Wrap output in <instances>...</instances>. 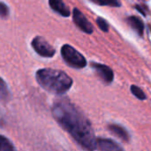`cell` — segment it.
Listing matches in <instances>:
<instances>
[{"instance_id": "cell-9", "label": "cell", "mask_w": 151, "mask_h": 151, "mask_svg": "<svg viewBox=\"0 0 151 151\" xmlns=\"http://www.w3.org/2000/svg\"><path fill=\"white\" fill-rule=\"evenodd\" d=\"M108 128L114 135L118 136L122 141H124V142L129 141V134H128L127 131L121 126L117 125V124H110L108 126Z\"/></svg>"}, {"instance_id": "cell-13", "label": "cell", "mask_w": 151, "mask_h": 151, "mask_svg": "<svg viewBox=\"0 0 151 151\" xmlns=\"http://www.w3.org/2000/svg\"><path fill=\"white\" fill-rule=\"evenodd\" d=\"M130 90H131L132 94H133L136 98H138L139 100L143 101V100L146 99L145 93L142 91V89L141 88H139V87H137V86H135V85H132L131 88H130Z\"/></svg>"}, {"instance_id": "cell-17", "label": "cell", "mask_w": 151, "mask_h": 151, "mask_svg": "<svg viewBox=\"0 0 151 151\" xmlns=\"http://www.w3.org/2000/svg\"><path fill=\"white\" fill-rule=\"evenodd\" d=\"M3 124V116H2V113H1V111H0V126Z\"/></svg>"}, {"instance_id": "cell-4", "label": "cell", "mask_w": 151, "mask_h": 151, "mask_svg": "<svg viewBox=\"0 0 151 151\" xmlns=\"http://www.w3.org/2000/svg\"><path fill=\"white\" fill-rule=\"evenodd\" d=\"M31 45L35 51L43 58H52L56 53L55 49L42 36H35L32 40Z\"/></svg>"}, {"instance_id": "cell-7", "label": "cell", "mask_w": 151, "mask_h": 151, "mask_svg": "<svg viewBox=\"0 0 151 151\" xmlns=\"http://www.w3.org/2000/svg\"><path fill=\"white\" fill-rule=\"evenodd\" d=\"M96 146L101 151H124L119 144L109 139H96Z\"/></svg>"}, {"instance_id": "cell-11", "label": "cell", "mask_w": 151, "mask_h": 151, "mask_svg": "<svg viewBox=\"0 0 151 151\" xmlns=\"http://www.w3.org/2000/svg\"><path fill=\"white\" fill-rule=\"evenodd\" d=\"M0 151H16L11 141L4 135H0Z\"/></svg>"}, {"instance_id": "cell-10", "label": "cell", "mask_w": 151, "mask_h": 151, "mask_svg": "<svg viewBox=\"0 0 151 151\" xmlns=\"http://www.w3.org/2000/svg\"><path fill=\"white\" fill-rule=\"evenodd\" d=\"M127 23L139 35L142 36L143 35L144 24L141 19H139L138 17H135V16H132V17H129L127 19Z\"/></svg>"}, {"instance_id": "cell-14", "label": "cell", "mask_w": 151, "mask_h": 151, "mask_svg": "<svg viewBox=\"0 0 151 151\" xmlns=\"http://www.w3.org/2000/svg\"><path fill=\"white\" fill-rule=\"evenodd\" d=\"M90 1L99 5H109V6H115V7L120 6V3L119 2V0H90Z\"/></svg>"}, {"instance_id": "cell-16", "label": "cell", "mask_w": 151, "mask_h": 151, "mask_svg": "<svg viewBox=\"0 0 151 151\" xmlns=\"http://www.w3.org/2000/svg\"><path fill=\"white\" fill-rule=\"evenodd\" d=\"M10 10L9 7L3 2H0V17L1 18H7L9 16Z\"/></svg>"}, {"instance_id": "cell-8", "label": "cell", "mask_w": 151, "mask_h": 151, "mask_svg": "<svg viewBox=\"0 0 151 151\" xmlns=\"http://www.w3.org/2000/svg\"><path fill=\"white\" fill-rule=\"evenodd\" d=\"M49 4L54 12H58L63 17H69L71 15L70 10L63 2V0H49Z\"/></svg>"}, {"instance_id": "cell-2", "label": "cell", "mask_w": 151, "mask_h": 151, "mask_svg": "<svg viewBox=\"0 0 151 151\" xmlns=\"http://www.w3.org/2000/svg\"><path fill=\"white\" fill-rule=\"evenodd\" d=\"M35 77L41 87L58 95L65 94L73 85L72 78L61 70L42 68L36 72Z\"/></svg>"}, {"instance_id": "cell-12", "label": "cell", "mask_w": 151, "mask_h": 151, "mask_svg": "<svg viewBox=\"0 0 151 151\" xmlns=\"http://www.w3.org/2000/svg\"><path fill=\"white\" fill-rule=\"evenodd\" d=\"M10 97V91L6 83L0 77V99L4 101H7Z\"/></svg>"}, {"instance_id": "cell-1", "label": "cell", "mask_w": 151, "mask_h": 151, "mask_svg": "<svg viewBox=\"0 0 151 151\" xmlns=\"http://www.w3.org/2000/svg\"><path fill=\"white\" fill-rule=\"evenodd\" d=\"M58 123L85 150H96V139L88 119L68 99L56 100L51 108Z\"/></svg>"}, {"instance_id": "cell-3", "label": "cell", "mask_w": 151, "mask_h": 151, "mask_svg": "<svg viewBox=\"0 0 151 151\" xmlns=\"http://www.w3.org/2000/svg\"><path fill=\"white\" fill-rule=\"evenodd\" d=\"M61 56L65 62L73 68L81 69L87 65V60L84 56L69 44L62 46Z\"/></svg>"}, {"instance_id": "cell-5", "label": "cell", "mask_w": 151, "mask_h": 151, "mask_svg": "<svg viewBox=\"0 0 151 151\" xmlns=\"http://www.w3.org/2000/svg\"><path fill=\"white\" fill-rule=\"evenodd\" d=\"M73 22L75 23V25L84 33H87L88 35L92 34L94 29H93V26L92 24L88 21V19L84 16V14L77 8L73 9Z\"/></svg>"}, {"instance_id": "cell-15", "label": "cell", "mask_w": 151, "mask_h": 151, "mask_svg": "<svg viewBox=\"0 0 151 151\" xmlns=\"http://www.w3.org/2000/svg\"><path fill=\"white\" fill-rule=\"evenodd\" d=\"M96 23L98 25V27H100L101 30H103L104 32H108L109 31V24L107 23V21L103 19V18H97L96 19Z\"/></svg>"}, {"instance_id": "cell-6", "label": "cell", "mask_w": 151, "mask_h": 151, "mask_svg": "<svg viewBox=\"0 0 151 151\" xmlns=\"http://www.w3.org/2000/svg\"><path fill=\"white\" fill-rule=\"evenodd\" d=\"M91 66L94 68L96 74L99 76V78L104 82H105L106 84H110L112 82L114 74H113L112 70L109 66H107L105 65L98 64V63H92Z\"/></svg>"}]
</instances>
